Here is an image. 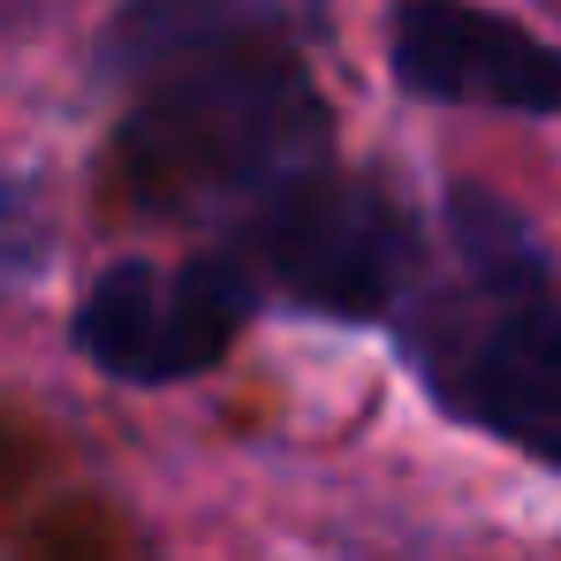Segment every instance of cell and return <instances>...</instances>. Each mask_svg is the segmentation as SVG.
<instances>
[{
  "instance_id": "obj_1",
  "label": "cell",
  "mask_w": 561,
  "mask_h": 561,
  "mask_svg": "<svg viewBox=\"0 0 561 561\" xmlns=\"http://www.w3.org/2000/svg\"><path fill=\"white\" fill-rule=\"evenodd\" d=\"M319 152V99L280 61L197 69L122 137L137 190H288Z\"/></svg>"
},
{
  "instance_id": "obj_2",
  "label": "cell",
  "mask_w": 561,
  "mask_h": 561,
  "mask_svg": "<svg viewBox=\"0 0 561 561\" xmlns=\"http://www.w3.org/2000/svg\"><path fill=\"white\" fill-rule=\"evenodd\" d=\"M251 319V280L228 259H183V266H114L92 280L77 311V342L99 373L168 387L228 357V342Z\"/></svg>"
},
{
  "instance_id": "obj_3",
  "label": "cell",
  "mask_w": 561,
  "mask_h": 561,
  "mask_svg": "<svg viewBox=\"0 0 561 561\" xmlns=\"http://www.w3.org/2000/svg\"><path fill=\"white\" fill-rule=\"evenodd\" d=\"M259 259L296 304L327 319H379L410 280L417 236L365 183H288L259 228Z\"/></svg>"
},
{
  "instance_id": "obj_4",
  "label": "cell",
  "mask_w": 561,
  "mask_h": 561,
  "mask_svg": "<svg viewBox=\"0 0 561 561\" xmlns=\"http://www.w3.org/2000/svg\"><path fill=\"white\" fill-rule=\"evenodd\" d=\"M387 54L402 92L440 106H501V114H561V46L501 23L470 0H394Z\"/></svg>"
},
{
  "instance_id": "obj_5",
  "label": "cell",
  "mask_w": 561,
  "mask_h": 561,
  "mask_svg": "<svg viewBox=\"0 0 561 561\" xmlns=\"http://www.w3.org/2000/svg\"><path fill=\"white\" fill-rule=\"evenodd\" d=\"M433 379H440L448 410H463L470 425L561 463V304L554 296L501 304V319H485L470 342H456Z\"/></svg>"
},
{
  "instance_id": "obj_6",
  "label": "cell",
  "mask_w": 561,
  "mask_h": 561,
  "mask_svg": "<svg viewBox=\"0 0 561 561\" xmlns=\"http://www.w3.org/2000/svg\"><path fill=\"white\" fill-rule=\"evenodd\" d=\"M327 23V0H122L99 38V77H175L236 46L266 54Z\"/></svg>"
},
{
  "instance_id": "obj_7",
  "label": "cell",
  "mask_w": 561,
  "mask_h": 561,
  "mask_svg": "<svg viewBox=\"0 0 561 561\" xmlns=\"http://www.w3.org/2000/svg\"><path fill=\"white\" fill-rule=\"evenodd\" d=\"M69 0H0V31H38L46 15H61Z\"/></svg>"
}]
</instances>
